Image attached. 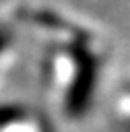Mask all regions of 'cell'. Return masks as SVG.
<instances>
[{
	"instance_id": "6da1fadb",
	"label": "cell",
	"mask_w": 130,
	"mask_h": 132,
	"mask_svg": "<svg viewBox=\"0 0 130 132\" xmlns=\"http://www.w3.org/2000/svg\"><path fill=\"white\" fill-rule=\"evenodd\" d=\"M17 116H19V111H17V109H12V107H4V109H0V126H4V124H8V122H12Z\"/></svg>"
}]
</instances>
